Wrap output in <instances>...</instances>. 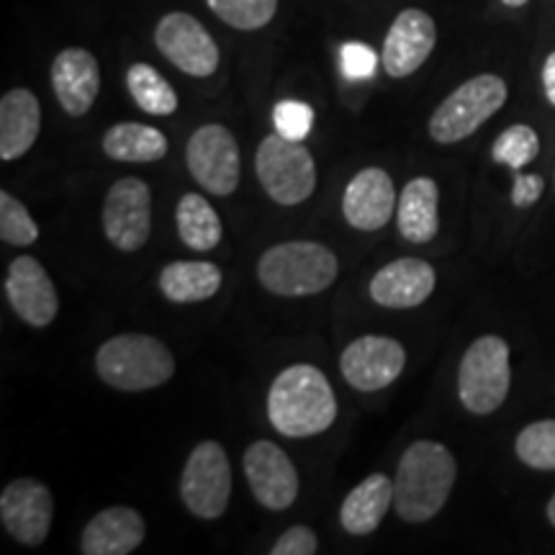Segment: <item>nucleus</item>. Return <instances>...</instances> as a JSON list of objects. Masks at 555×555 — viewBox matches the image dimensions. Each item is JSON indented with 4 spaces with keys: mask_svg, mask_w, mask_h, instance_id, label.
I'll return each mask as SVG.
<instances>
[{
    "mask_svg": "<svg viewBox=\"0 0 555 555\" xmlns=\"http://www.w3.org/2000/svg\"><path fill=\"white\" fill-rule=\"evenodd\" d=\"M406 365V350L399 339L384 335H365L345 347L339 367L347 384L358 391L373 393L391 386Z\"/></svg>",
    "mask_w": 555,
    "mask_h": 555,
    "instance_id": "ddd939ff",
    "label": "nucleus"
},
{
    "mask_svg": "<svg viewBox=\"0 0 555 555\" xmlns=\"http://www.w3.org/2000/svg\"><path fill=\"white\" fill-rule=\"evenodd\" d=\"M543 86H545L547 101H551L555 106V52L547 54V60L543 65Z\"/></svg>",
    "mask_w": 555,
    "mask_h": 555,
    "instance_id": "c9c22d12",
    "label": "nucleus"
},
{
    "mask_svg": "<svg viewBox=\"0 0 555 555\" xmlns=\"http://www.w3.org/2000/svg\"><path fill=\"white\" fill-rule=\"evenodd\" d=\"M399 234L414 245H427L440 232V189L433 178L409 180L397 206Z\"/></svg>",
    "mask_w": 555,
    "mask_h": 555,
    "instance_id": "4be33fe9",
    "label": "nucleus"
},
{
    "mask_svg": "<svg viewBox=\"0 0 555 555\" xmlns=\"http://www.w3.org/2000/svg\"><path fill=\"white\" fill-rule=\"evenodd\" d=\"M103 232L121 253H137L152 234V191L142 178H121L103 204Z\"/></svg>",
    "mask_w": 555,
    "mask_h": 555,
    "instance_id": "9d476101",
    "label": "nucleus"
},
{
    "mask_svg": "<svg viewBox=\"0 0 555 555\" xmlns=\"http://www.w3.org/2000/svg\"><path fill=\"white\" fill-rule=\"evenodd\" d=\"M339 275V260L330 247L309 240L281 242L258 260V281L283 298L314 296L327 291Z\"/></svg>",
    "mask_w": 555,
    "mask_h": 555,
    "instance_id": "7ed1b4c3",
    "label": "nucleus"
},
{
    "mask_svg": "<svg viewBox=\"0 0 555 555\" xmlns=\"http://www.w3.org/2000/svg\"><path fill=\"white\" fill-rule=\"evenodd\" d=\"M5 298L11 309L24 319L29 327H50L57 319L60 298L50 273L37 258L21 255L5 273Z\"/></svg>",
    "mask_w": 555,
    "mask_h": 555,
    "instance_id": "2eb2a0df",
    "label": "nucleus"
},
{
    "mask_svg": "<svg viewBox=\"0 0 555 555\" xmlns=\"http://www.w3.org/2000/svg\"><path fill=\"white\" fill-rule=\"evenodd\" d=\"M41 129V106L26 88H13L0 99V159L24 157L34 147Z\"/></svg>",
    "mask_w": 555,
    "mask_h": 555,
    "instance_id": "412c9836",
    "label": "nucleus"
},
{
    "mask_svg": "<svg viewBox=\"0 0 555 555\" xmlns=\"http://www.w3.org/2000/svg\"><path fill=\"white\" fill-rule=\"evenodd\" d=\"M393 506V478L386 474H373L360 481L345 496L339 509V522L350 535H371L384 522L386 512Z\"/></svg>",
    "mask_w": 555,
    "mask_h": 555,
    "instance_id": "5701e85b",
    "label": "nucleus"
},
{
    "mask_svg": "<svg viewBox=\"0 0 555 555\" xmlns=\"http://www.w3.org/2000/svg\"><path fill=\"white\" fill-rule=\"evenodd\" d=\"M512 386L509 345L496 335L478 337L468 347L457 371V397L470 414H494Z\"/></svg>",
    "mask_w": 555,
    "mask_h": 555,
    "instance_id": "39448f33",
    "label": "nucleus"
},
{
    "mask_svg": "<svg viewBox=\"0 0 555 555\" xmlns=\"http://www.w3.org/2000/svg\"><path fill=\"white\" fill-rule=\"evenodd\" d=\"M221 270L214 262L204 260H178L163 268L159 273V291L172 304H198L219 294Z\"/></svg>",
    "mask_w": 555,
    "mask_h": 555,
    "instance_id": "b1692460",
    "label": "nucleus"
},
{
    "mask_svg": "<svg viewBox=\"0 0 555 555\" xmlns=\"http://www.w3.org/2000/svg\"><path fill=\"white\" fill-rule=\"evenodd\" d=\"M232 496V466L217 440H204L191 450L180 474V499L198 519H219Z\"/></svg>",
    "mask_w": 555,
    "mask_h": 555,
    "instance_id": "6e6552de",
    "label": "nucleus"
},
{
    "mask_svg": "<svg viewBox=\"0 0 555 555\" xmlns=\"http://www.w3.org/2000/svg\"><path fill=\"white\" fill-rule=\"evenodd\" d=\"M255 172L275 204L298 206L317 189V165L301 142L270 134L255 152Z\"/></svg>",
    "mask_w": 555,
    "mask_h": 555,
    "instance_id": "0eeeda50",
    "label": "nucleus"
},
{
    "mask_svg": "<svg viewBox=\"0 0 555 555\" xmlns=\"http://www.w3.org/2000/svg\"><path fill=\"white\" fill-rule=\"evenodd\" d=\"M319 551V538L317 532L307 525H296L291 530L283 532L275 540V545L270 547L273 555H314Z\"/></svg>",
    "mask_w": 555,
    "mask_h": 555,
    "instance_id": "72a5a7b5",
    "label": "nucleus"
},
{
    "mask_svg": "<svg viewBox=\"0 0 555 555\" xmlns=\"http://www.w3.org/2000/svg\"><path fill=\"white\" fill-rule=\"evenodd\" d=\"M155 44L163 57L172 62L180 73L193 78H208L219 67V47L206 26L191 13H168L159 18L155 29Z\"/></svg>",
    "mask_w": 555,
    "mask_h": 555,
    "instance_id": "9b49d317",
    "label": "nucleus"
},
{
    "mask_svg": "<svg viewBox=\"0 0 555 555\" xmlns=\"http://www.w3.org/2000/svg\"><path fill=\"white\" fill-rule=\"evenodd\" d=\"M208 9L240 31L268 26L278 11V0H206Z\"/></svg>",
    "mask_w": 555,
    "mask_h": 555,
    "instance_id": "c756f323",
    "label": "nucleus"
},
{
    "mask_svg": "<svg viewBox=\"0 0 555 555\" xmlns=\"http://www.w3.org/2000/svg\"><path fill=\"white\" fill-rule=\"evenodd\" d=\"M517 457L535 470H555V420H540L517 435Z\"/></svg>",
    "mask_w": 555,
    "mask_h": 555,
    "instance_id": "c85d7f7f",
    "label": "nucleus"
},
{
    "mask_svg": "<svg viewBox=\"0 0 555 555\" xmlns=\"http://www.w3.org/2000/svg\"><path fill=\"white\" fill-rule=\"evenodd\" d=\"M127 88L131 99L144 114L152 116H170L178 111V93L163 75L152 65L137 62L127 73Z\"/></svg>",
    "mask_w": 555,
    "mask_h": 555,
    "instance_id": "bb28decb",
    "label": "nucleus"
},
{
    "mask_svg": "<svg viewBox=\"0 0 555 555\" xmlns=\"http://www.w3.org/2000/svg\"><path fill=\"white\" fill-rule=\"evenodd\" d=\"M547 522L555 527V494L551 496V502H547Z\"/></svg>",
    "mask_w": 555,
    "mask_h": 555,
    "instance_id": "e433bc0d",
    "label": "nucleus"
},
{
    "mask_svg": "<svg viewBox=\"0 0 555 555\" xmlns=\"http://www.w3.org/2000/svg\"><path fill=\"white\" fill-rule=\"evenodd\" d=\"M273 124L278 134L294 139V142H304L314 127V108L304 101H281L273 108Z\"/></svg>",
    "mask_w": 555,
    "mask_h": 555,
    "instance_id": "2f4dec72",
    "label": "nucleus"
},
{
    "mask_svg": "<svg viewBox=\"0 0 555 555\" xmlns=\"http://www.w3.org/2000/svg\"><path fill=\"white\" fill-rule=\"evenodd\" d=\"M504 5H509V9H522V5L530 3V0H502Z\"/></svg>",
    "mask_w": 555,
    "mask_h": 555,
    "instance_id": "4c0bfd02",
    "label": "nucleus"
},
{
    "mask_svg": "<svg viewBox=\"0 0 555 555\" xmlns=\"http://www.w3.org/2000/svg\"><path fill=\"white\" fill-rule=\"evenodd\" d=\"M397 189L386 170L365 168L352 176L343 196V214L347 224L360 232H378L397 211Z\"/></svg>",
    "mask_w": 555,
    "mask_h": 555,
    "instance_id": "f3484780",
    "label": "nucleus"
},
{
    "mask_svg": "<svg viewBox=\"0 0 555 555\" xmlns=\"http://www.w3.org/2000/svg\"><path fill=\"white\" fill-rule=\"evenodd\" d=\"M339 62H343L345 78L365 80L373 78V73H376L378 54L363 44V41H347L343 50H339Z\"/></svg>",
    "mask_w": 555,
    "mask_h": 555,
    "instance_id": "473e14b6",
    "label": "nucleus"
},
{
    "mask_svg": "<svg viewBox=\"0 0 555 555\" xmlns=\"http://www.w3.org/2000/svg\"><path fill=\"white\" fill-rule=\"evenodd\" d=\"M268 420L294 440L327 433L337 420V399L327 376L309 363L278 373L268 391Z\"/></svg>",
    "mask_w": 555,
    "mask_h": 555,
    "instance_id": "f257e3e1",
    "label": "nucleus"
},
{
    "mask_svg": "<svg viewBox=\"0 0 555 555\" xmlns=\"http://www.w3.org/2000/svg\"><path fill=\"white\" fill-rule=\"evenodd\" d=\"M52 90L60 106L69 116H86L93 108L101 90V67L99 60L88 50L69 47L62 50L52 62Z\"/></svg>",
    "mask_w": 555,
    "mask_h": 555,
    "instance_id": "a211bd4d",
    "label": "nucleus"
},
{
    "mask_svg": "<svg viewBox=\"0 0 555 555\" xmlns=\"http://www.w3.org/2000/svg\"><path fill=\"white\" fill-rule=\"evenodd\" d=\"M455 478L457 463L442 442H414L404 450L393 476V509L404 522H427L446 506Z\"/></svg>",
    "mask_w": 555,
    "mask_h": 555,
    "instance_id": "f03ea898",
    "label": "nucleus"
},
{
    "mask_svg": "<svg viewBox=\"0 0 555 555\" xmlns=\"http://www.w3.org/2000/svg\"><path fill=\"white\" fill-rule=\"evenodd\" d=\"M506 82L499 75H476L455 88L429 119V137L437 144H455L476 134L506 103Z\"/></svg>",
    "mask_w": 555,
    "mask_h": 555,
    "instance_id": "423d86ee",
    "label": "nucleus"
},
{
    "mask_svg": "<svg viewBox=\"0 0 555 555\" xmlns=\"http://www.w3.org/2000/svg\"><path fill=\"white\" fill-rule=\"evenodd\" d=\"M52 491L37 478H16L0 494V522L21 545L37 547L52 530Z\"/></svg>",
    "mask_w": 555,
    "mask_h": 555,
    "instance_id": "f8f14e48",
    "label": "nucleus"
},
{
    "mask_svg": "<svg viewBox=\"0 0 555 555\" xmlns=\"http://www.w3.org/2000/svg\"><path fill=\"white\" fill-rule=\"evenodd\" d=\"M0 240L13 247H29L39 240V227L29 208L9 191H0Z\"/></svg>",
    "mask_w": 555,
    "mask_h": 555,
    "instance_id": "7c9ffc66",
    "label": "nucleus"
},
{
    "mask_svg": "<svg viewBox=\"0 0 555 555\" xmlns=\"http://www.w3.org/2000/svg\"><path fill=\"white\" fill-rule=\"evenodd\" d=\"M176 221L178 237L183 240L185 247L196 249V253L214 249L221 242V234H224L219 214L214 211V206L204 196H196V193H185L180 198Z\"/></svg>",
    "mask_w": 555,
    "mask_h": 555,
    "instance_id": "a878e982",
    "label": "nucleus"
},
{
    "mask_svg": "<svg viewBox=\"0 0 555 555\" xmlns=\"http://www.w3.org/2000/svg\"><path fill=\"white\" fill-rule=\"evenodd\" d=\"M545 191V180L540 176H532V172H525L517 170L515 172V185H512V204L517 208H530L535 206L540 196H543Z\"/></svg>",
    "mask_w": 555,
    "mask_h": 555,
    "instance_id": "f704fd0d",
    "label": "nucleus"
},
{
    "mask_svg": "<svg viewBox=\"0 0 555 555\" xmlns=\"http://www.w3.org/2000/svg\"><path fill=\"white\" fill-rule=\"evenodd\" d=\"M95 373L103 384L119 391H150L168 384L176 373V358L159 339L127 332L106 339L95 352Z\"/></svg>",
    "mask_w": 555,
    "mask_h": 555,
    "instance_id": "20e7f679",
    "label": "nucleus"
},
{
    "mask_svg": "<svg viewBox=\"0 0 555 555\" xmlns=\"http://www.w3.org/2000/svg\"><path fill=\"white\" fill-rule=\"evenodd\" d=\"M147 522L134 506H108L86 525L80 538L82 555H129L144 543Z\"/></svg>",
    "mask_w": 555,
    "mask_h": 555,
    "instance_id": "aec40b11",
    "label": "nucleus"
},
{
    "mask_svg": "<svg viewBox=\"0 0 555 555\" xmlns=\"http://www.w3.org/2000/svg\"><path fill=\"white\" fill-rule=\"evenodd\" d=\"M245 476L258 504L283 512L298 499V474L286 450L270 440H258L245 450Z\"/></svg>",
    "mask_w": 555,
    "mask_h": 555,
    "instance_id": "4468645a",
    "label": "nucleus"
},
{
    "mask_svg": "<svg viewBox=\"0 0 555 555\" xmlns=\"http://www.w3.org/2000/svg\"><path fill=\"white\" fill-rule=\"evenodd\" d=\"M103 152L116 163H157L168 155V137L147 124H114L103 134Z\"/></svg>",
    "mask_w": 555,
    "mask_h": 555,
    "instance_id": "393cba45",
    "label": "nucleus"
},
{
    "mask_svg": "<svg viewBox=\"0 0 555 555\" xmlns=\"http://www.w3.org/2000/svg\"><path fill=\"white\" fill-rule=\"evenodd\" d=\"M437 273L420 258L388 262L371 278V298L386 309H414L433 296Z\"/></svg>",
    "mask_w": 555,
    "mask_h": 555,
    "instance_id": "6ab92c4d",
    "label": "nucleus"
},
{
    "mask_svg": "<svg viewBox=\"0 0 555 555\" xmlns=\"http://www.w3.org/2000/svg\"><path fill=\"white\" fill-rule=\"evenodd\" d=\"M437 26L429 13L420 9L401 11L384 41V69L391 78H409L425 65L435 50Z\"/></svg>",
    "mask_w": 555,
    "mask_h": 555,
    "instance_id": "dca6fc26",
    "label": "nucleus"
},
{
    "mask_svg": "<svg viewBox=\"0 0 555 555\" xmlns=\"http://www.w3.org/2000/svg\"><path fill=\"white\" fill-rule=\"evenodd\" d=\"M540 155V139L538 131L527 124H515V127L504 129L496 137L494 147H491V157L494 163L506 165L512 170H522Z\"/></svg>",
    "mask_w": 555,
    "mask_h": 555,
    "instance_id": "cd10ccee",
    "label": "nucleus"
},
{
    "mask_svg": "<svg viewBox=\"0 0 555 555\" xmlns=\"http://www.w3.org/2000/svg\"><path fill=\"white\" fill-rule=\"evenodd\" d=\"M185 163L201 189L214 196H232L240 185V144L221 124H204L193 131L185 147Z\"/></svg>",
    "mask_w": 555,
    "mask_h": 555,
    "instance_id": "1a4fd4ad",
    "label": "nucleus"
}]
</instances>
